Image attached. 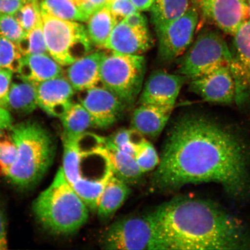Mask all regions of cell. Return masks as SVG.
I'll use <instances>...</instances> for the list:
<instances>
[{"label": "cell", "mask_w": 250, "mask_h": 250, "mask_svg": "<svg viewBox=\"0 0 250 250\" xmlns=\"http://www.w3.org/2000/svg\"><path fill=\"white\" fill-rule=\"evenodd\" d=\"M250 150L238 137L208 118L185 114L168 128L151 189L171 192L212 183L241 196L250 187Z\"/></svg>", "instance_id": "obj_1"}, {"label": "cell", "mask_w": 250, "mask_h": 250, "mask_svg": "<svg viewBox=\"0 0 250 250\" xmlns=\"http://www.w3.org/2000/svg\"><path fill=\"white\" fill-rule=\"evenodd\" d=\"M151 212L165 250L250 249L245 227L210 202L176 197Z\"/></svg>", "instance_id": "obj_2"}, {"label": "cell", "mask_w": 250, "mask_h": 250, "mask_svg": "<svg viewBox=\"0 0 250 250\" xmlns=\"http://www.w3.org/2000/svg\"><path fill=\"white\" fill-rule=\"evenodd\" d=\"M9 130L18 156L5 177L19 188H31L42 180L54 161L55 140L42 125L32 121L15 125Z\"/></svg>", "instance_id": "obj_3"}, {"label": "cell", "mask_w": 250, "mask_h": 250, "mask_svg": "<svg viewBox=\"0 0 250 250\" xmlns=\"http://www.w3.org/2000/svg\"><path fill=\"white\" fill-rule=\"evenodd\" d=\"M89 209L59 168L51 185L33 204L36 220L43 229L55 235H69L86 223Z\"/></svg>", "instance_id": "obj_4"}, {"label": "cell", "mask_w": 250, "mask_h": 250, "mask_svg": "<svg viewBox=\"0 0 250 250\" xmlns=\"http://www.w3.org/2000/svg\"><path fill=\"white\" fill-rule=\"evenodd\" d=\"M42 19L48 54L62 66H68L90 53L92 43L82 23L42 11Z\"/></svg>", "instance_id": "obj_5"}, {"label": "cell", "mask_w": 250, "mask_h": 250, "mask_svg": "<svg viewBox=\"0 0 250 250\" xmlns=\"http://www.w3.org/2000/svg\"><path fill=\"white\" fill-rule=\"evenodd\" d=\"M146 71L144 56L112 52L106 54L102 61L101 83L128 107L135 102L142 92Z\"/></svg>", "instance_id": "obj_6"}, {"label": "cell", "mask_w": 250, "mask_h": 250, "mask_svg": "<svg viewBox=\"0 0 250 250\" xmlns=\"http://www.w3.org/2000/svg\"><path fill=\"white\" fill-rule=\"evenodd\" d=\"M107 250H165L151 211L120 219L102 235Z\"/></svg>", "instance_id": "obj_7"}, {"label": "cell", "mask_w": 250, "mask_h": 250, "mask_svg": "<svg viewBox=\"0 0 250 250\" xmlns=\"http://www.w3.org/2000/svg\"><path fill=\"white\" fill-rule=\"evenodd\" d=\"M231 59L230 48L221 34L206 31L188 49L177 73L191 80L221 65H229Z\"/></svg>", "instance_id": "obj_8"}, {"label": "cell", "mask_w": 250, "mask_h": 250, "mask_svg": "<svg viewBox=\"0 0 250 250\" xmlns=\"http://www.w3.org/2000/svg\"><path fill=\"white\" fill-rule=\"evenodd\" d=\"M198 22L199 12L195 7H190L176 20L156 30L159 61L170 63L185 54L191 44Z\"/></svg>", "instance_id": "obj_9"}, {"label": "cell", "mask_w": 250, "mask_h": 250, "mask_svg": "<svg viewBox=\"0 0 250 250\" xmlns=\"http://www.w3.org/2000/svg\"><path fill=\"white\" fill-rule=\"evenodd\" d=\"M203 17L228 35L233 36L249 20L246 0H192Z\"/></svg>", "instance_id": "obj_10"}, {"label": "cell", "mask_w": 250, "mask_h": 250, "mask_svg": "<svg viewBox=\"0 0 250 250\" xmlns=\"http://www.w3.org/2000/svg\"><path fill=\"white\" fill-rule=\"evenodd\" d=\"M80 92V103L88 112L93 127L106 129L111 126L127 107L115 94L104 86Z\"/></svg>", "instance_id": "obj_11"}, {"label": "cell", "mask_w": 250, "mask_h": 250, "mask_svg": "<svg viewBox=\"0 0 250 250\" xmlns=\"http://www.w3.org/2000/svg\"><path fill=\"white\" fill-rule=\"evenodd\" d=\"M229 67L235 84V102L243 104L250 98V21L233 36Z\"/></svg>", "instance_id": "obj_12"}, {"label": "cell", "mask_w": 250, "mask_h": 250, "mask_svg": "<svg viewBox=\"0 0 250 250\" xmlns=\"http://www.w3.org/2000/svg\"><path fill=\"white\" fill-rule=\"evenodd\" d=\"M189 88L209 103L229 104L235 101V84L229 65H221L190 80Z\"/></svg>", "instance_id": "obj_13"}, {"label": "cell", "mask_w": 250, "mask_h": 250, "mask_svg": "<svg viewBox=\"0 0 250 250\" xmlns=\"http://www.w3.org/2000/svg\"><path fill=\"white\" fill-rule=\"evenodd\" d=\"M187 80L179 74L156 70L150 74L139 95L140 104L174 107L180 90Z\"/></svg>", "instance_id": "obj_14"}, {"label": "cell", "mask_w": 250, "mask_h": 250, "mask_svg": "<svg viewBox=\"0 0 250 250\" xmlns=\"http://www.w3.org/2000/svg\"><path fill=\"white\" fill-rule=\"evenodd\" d=\"M74 89L63 76L36 84L39 107L51 116L61 118L71 107Z\"/></svg>", "instance_id": "obj_15"}, {"label": "cell", "mask_w": 250, "mask_h": 250, "mask_svg": "<svg viewBox=\"0 0 250 250\" xmlns=\"http://www.w3.org/2000/svg\"><path fill=\"white\" fill-rule=\"evenodd\" d=\"M152 43L148 28L130 27L121 21L115 25L103 47L121 54L141 55L151 48Z\"/></svg>", "instance_id": "obj_16"}, {"label": "cell", "mask_w": 250, "mask_h": 250, "mask_svg": "<svg viewBox=\"0 0 250 250\" xmlns=\"http://www.w3.org/2000/svg\"><path fill=\"white\" fill-rule=\"evenodd\" d=\"M105 55L102 51L90 52L68 65L66 78L76 91L99 86L102 62Z\"/></svg>", "instance_id": "obj_17"}, {"label": "cell", "mask_w": 250, "mask_h": 250, "mask_svg": "<svg viewBox=\"0 0 250 250\" xmlns=\"http://www.w3.org/2000/svg\"><path fill=\"white\" fill-rule=\"evenodd\" d=\"M173 108L154 104H140L133 112L131 128L145 137L157 138L169 121Z\"/></svg>", "instance_id": "obj_18"}, {"label": "cell", "mask_w": 250, "mask_h": 250, "mask_svg": "<svg viewBox=\"0 0 250 250\" xmlns=\"http://www.w3.org/2000/svg\"><path fill=\"white\" fill-rule=\"evenodd\" d=\"M17 74L21 80L38 84L63 76V70L49 54H34L23 56Z\"/></svg>", "instance_id": "obj_19"}, {"label": "cell", "mask_w": 250, "mask_h": 250, "mask_svg": "<svg viewBox=\"0 0 250 250\" xmlns=\"http://www.w3.org/2000/svg\"><path fill=\"white\" fill-rule=\"evenodd\" d=\"M104 146L114 176L129 186L139 183L145 173L141 170L135 158L118 149L107 138H105Z\"/></svg>", "instance_id": "obj_20"}, {"label": "cell", "mask_w": 250, "mask_h": 250, "mask_svg": "<svg viewBox=\"0 0 250 250\" xmlns=\"http://www.w3.org/2000/svg\"><path fill=\"white\" fill-rule=\"evenodd\" d=\"M130 186L114 175L106 185L100 199L97 213L102 221L109 220L129 197Z\"/></svg>", "instance_id": "obj_21"}, {"label": "cell", "mask_w": 250, "mask_h": 250, "mask_svg": "<svg viewBox=\"0 0 250 250\" xmlns=\"http://www.w3.org/2000/svg\"><path fill=\"white\" fill-rule=\"evenodd\" d=\"M20 80V82L12 83L5 108L18 113L30 114L38 106L36 84Z\"/></svg>", "instance_id": "obj_22"}, {"label": "cell", "mask_w": 250, "mask_h": 250, "mask_svg": "<svg viewBox=\"0 0 250 250\" xmlns=\"http://www.w3.org/2000/svg\"><path fill=\"white\" fill-rule=\"evenodd\" d=\"M112 167L98 177H81L71 185L90 211L96 212L103 190L113 176Z\"/></svg>", "instance_id": "obj_23"}, {"label": "cell", "mask_w": 250, "mask_h": 250, "mask_svg": "<svg viewBox=\"0 0 250 250\" xmlns=\"http://www.w3.org/2000/svg\"><path fill=\"white\" fill-rule=\"evenodd\" d=\"M86 22L87 34L92 44L103 47L119 21L106 6L94 12Z\"/></svg>", "instance_id": "obj_24"}, {"label": "cell", "mask_w": 250, "mask_h": 250, "mask_svg": "<svg viewBox=\"0 0 250 250\" xmlns=\"http://www.w3.org/2000/svg\"><path fill=\"white\" fill-rule=\"evenodd\" d=\"M189 7V0H155L149 10L155 30L176 20Z\"/></svg>", "instance_id": "obj_25"}, {"label": "cell", "mask_w": 250, "mask_h": 250, "mask_svg": "<svg viewBox=\"0 0 250 250\" xmlns=\"http://www.w3.org/2000/svg\"><path fill=\"white\" fill-rule=\"evenodd\" d=\"M60 119L62 138H77L93 127L91 118L80 103H73Z\"/></svg>", "instance_id": "obj_26"}, {"label": "cell", "mask_w": 250, "mask_h": 250, "mask_svg": "<svg viewBox=\"0 0 250 250\" xmlns=\"http://www.w3.org/2000/svg\"><path fill=\"white\" fill-rule=\"evenodd\" d=\"M78 138L79 137L62 138L63 145L62 168L71 185L79 180L82 175L81 165L83 161V154Z\"/></svg>", "instance_id": "obj_27"}, {"label": "cell", "mask_w": 250, "mask_h": 250, "mask_svg": "<svg viewBox=\"0 0 250 250\" xmlns=\"http://www.w3.org/2000/svg\"><path fill=\"white\" fill-rule=\"evenodd\" d=\"M41 10L62 20L86 22L89 18L77 5L76 0H40Z\"/></svg>", "instance_id": "obj_28"}, {"label": "cell", "mask_w": 250, "mask_h": 250, "mask_svg": "<svg viewBox=\"0 0 250 250\" xmlns=\"http://www.w3.org/2000/svg\"><path fill=\"white\" fill-rule=\"evenodd\" d=\"M18 45L23 56L48 54L43 30L42 19L35 27L28 31L26 36Z\"/></svg>", "instance_id": "obj_29"}, {"label": "cell", "mask_w": 250, "mask_h": 250, "mask_svg": "<svg viewBox=\"0 0 250 250\" xmlns=\"http://www.w3.org/2000/svg\"><path fill=\"white\" fill-rule=\"evenodd\" d=\"M23 58L17 43L0 35V68L17 73Z\"/></svg>", "instance_id": "obj_30"}, {"label": "cell", "mask_w": 250, "mask_h": 250, "mask_svg": "<svg viewBox=\"0 0 250 250\" xmlns=\"http://www.w3.org/2000/svg\"><path fill=\"white\" fill-rule=\"evenodd\" d=\"M134 158L144 173L155 170L160 161L154 146L146 138L134 146Z\"/></svg>", "instance_id": "obj_31"}, {"label": "cell", "mask_w": 250, "mask_h": 250, "mask_svg": "<svg viewBox=\"0 0 250 250\" xmlns=\"http://www.w3.org/2000/svg\"><path fill=\"white\" fill-rule=\"evenodd\" d=\"M14 17L25 32L27 33L42 20V10L39 2L24 3Z\"/></svg>", "instance_id": "obj_32"}, {"label": "cell", "mask_w": 250, "mask_h": 250, "mask_svg": "<svg viewBox=\"0 0 250 250\" xmlns=\"http://www.w3.org/2000/svg\"><path fill=\"white\" fill-rule=\"evenodd\" d=\"M26 33L14 15H0V35L18 44Z\"/></svg>", "instance_id": "obj_33"}, {"label": "cell", "mask_w": 250, "mask_h": 250, "mask_svg": "<svg viewBox=\"0 0 250 250\" xmlns=\"http://www.w3.org/2000/svg\"><path fill=\"white\" fill-rule=\"evenodd\" d=\"M17 156V146L10 136L6 135L0 142V171L5 176L15 164Z\"/></svg>", "instance_id": "obj_34"}, {"label": "cell", "mask_w": 250, "mask_h": 250, "mask_svg": "<svg viewBox=\"0 0 250 250\" xmlns=\"http://www.w3.org/2000/svg\"><path fill=\"white\" fill-rule=\"evenodd\" d=\"M136 132V130L132 128L120 129L107 139L118 149L134 157L133 140Z\"/></svg>", "instance_id": "obj_35"}, {"label": "cell", "mask_w": 250, "mask_h": 250, "mask_svg": "<svg viewBox=\"0 0 250 250\" xmlns=\"http://www.w3.org/2000/svg\"><path fill=\"white\" fill-rule=\"evenodd\" d=\"M107 7L118 21L139 11L130 0H110Z\"/></svg>", "instance_id": "obj_36"}, {"label": "cell", "mask_w": 250, "mask_h": 250, "mask_svg": "<svg viewBox=\"0 0 250 250\" xmlns=\"http://www.w3.org/2000/svg\"><path fill=\"white\" fill-rule=\"evenodd\" d=\"M13 74L11 71L0 68V106L5 107Z\"/></svg>", "instance_id": "obj_37"}, {"label": "cell", "mask_w": 250, "mask_h": 250, "mask_svg": "<svg viewBox=\"0 0 250 250\" xmlns=\"http://www.w3.org/2000/svg\"><path fill=\"white\" fill-rule=\"evenodd\" d=\"M110 0H78L80 7L90 16L103 7H106Z\"/></svg>", "instance_id": "obj_38"}, {"label": "cell", "mask_w": 250, "mask_h": 250, "mask_svg": "<svg viewBox=\"0 0 250 250\" xmlns=\"http://www.w3.org/2000/svg\"><path fill=\"white\" fill-rule=\"evenodd\" d=\"M123 21L130 27L142 28V29L148 28L147 19L145 15L141 14L140 11L127 16Z\"/></svg>", "instance_id": "obj_39"}, {"label": "cell", "mask_w": 250, "mask_h": 250, "mask_svg": "<svg viewBox=\"0 0 250 250\" xmlns=\"http://www.w3.org/2000/svg\"><path fill=\"white\" fill-rule=\"evenodd\" d=\"M23 4L21 0H0V15H14Z\"/></svg>", "instance_id": "obj_40"}, {"label": "cell", "mask_w": 250, "mask_h": 250, "mask_svg": "<svg viewBox=\"0 0 250 250\" xmlns=\"http://www.w3.org/2000/svg\"><path fill=\"white\" fill-rule=\"evenodd\" d=\"M8 249L7 222L4 209L0 203V250Z\"/></svg>", "instance_id": "obj_41"}, {"label": "cell", "mask_w": 250, "mask_h": 250, "mask_svg": "<svg viewBox=\"0 0 250 250\" xmlns=\"http://www.w3.org/2000/svg\"><path fill=\"white\" fill-rule=\"evenodd\" d=\"M13 118L7 108L0 106V129H9L13 126Z\"/></svg>", "instance_id": "obj_42"}, {"label": "cell", "mask_w": 250, "mask_h": 250, "mask_svg": "<svg viewBox=\"0 0 250 250\" xmlns=\"http://www.w3.org/2000/svg\"><path fill=\"white\" fill-rule=\"evenodd\" d=\"M139 11H149L155 0H130Z\"/></svg>", "instance_id": "obj_43"}, {"label": "cell", "mask_w": 250, "mask_h": 250, "mask_svg": "<svg viewBox=\"0 0 250 250\" xmlns=\"http://www.w3.org/2000/svg\"><path fill=\"white\" fill-rule=\"evenodd\" d=\"M7 135L4 132V130L0 129V142L4 137Z\"/></svg>", "instance_id": "obj_44"}, {"label": "cell", "mask_w": 250, "mask_h": 250, "mask_svg": "<svg viewBox=\"0 0 250 250\" xmlns=\"http://www.w3.org/2000/svg\"><path fill=\"white\" fill-rule=\"evenodd\" d=\"M248 3V9H249V20L250 21V0H246Z\"/></svg>", "instance_id": "obj_45"}, {"label": "cell", "mask_w": 250, "mask_h": 250, "mask_svg": "<svg viewBox=\"0 0 250 250\" xmlns=\"http://www.w3.org/2000/svg\"><path fill=\"white\" fill-rule=\"evenodd\" d=\"M23 3L30 2H35L39 1V0H21Z\"/></svg>", "instance_id": "obj_46"}]
</instances>
